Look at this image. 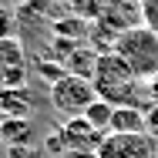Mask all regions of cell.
Listing matches in <instances>:
<instances>
[{
    "instance_id": "obj_1",
    "label": "cell",
    "mask_w": 158,
    "mask_h": 158,
    "mask_svg": "<svg viewBox=\"0 0 158 158\" xmlns=\"http://www.w3.org/2000/svg\"><path fill=\"white\" fill-rule=\"evenodd\" d=\"M91 81H94V91L101 101H108V104H114V108H125V104H138V91H141V84L145 81H138L135 74H131V67H128L114 51H108V54H98V64H94V74H91ZM141 108V104H138Z\"/></svg>"
},
{
    "instance_id": "obj_2",
    "label": "cell",
    "mask_w": 158,
    "mask_h": 158,
    "mask_svg": "<svg viewBox=\"0 0 158 158\" xmlns=\"http://www.w3.org/2000/svg\"><path fill=\"white\" fill-rule=\"evenodd\" d=\"M111 51L121 57V61L131 67V74L138 81H155L158 77V34L145 24H135V27H125L118 31Z\"/></svg>"
},
{
    "instance_id": "obj_3",
    "label": "cell",
    "mask_w": 158,
    "mask_h": 158,
    "mask_svg": "<svg viewBox=\"0 0 158 158\" xmlns=\"http://www.w3.org/2000/svg\"><path fill=\"white\" fill-rule=\"evenodd\" d=\"M47 101L51 108L61 114V118H84V111L98 101L94 81L91 77H81V74H64L61 81L47 84Z\"/></svg>"
},
{
    "instance_id": "obj_4",
    "label": "cell",
    "mask_w": 158,
    "mask_h": 158,
    "mask_svg": "<svg viewBox=\"0 0 158 158\" xmlns=\"http://www.w3.org/2000/svg\"><path fill=\"white\" fill-rule=\"evenodd\" d=\"M101 141H104V135L88 125V118H71L54 135H47L44 148L51 155H74V152H98Z\"/></svg>"
},
{
    "instance_id": "obj_5",
    "label": "cell",
    "mask_w": 158,
    "mask_h": 158,
    "mask_svg": "<svg viewBox=\"0 0 158 158\" xmlns=\"http://www.w3.org/2000/svg\"><path fill=\"white\" fill-rule=\"evenodd\" d=\"M155 145H158V138H152L148 131H141V135H114V131H108L101 148H98V158H152Z\"/></svg>"
},
{
    "instance_id": "obj_6",
    "label": "cell",
    "mask_w": 158,
    "mask_h": 158,
    "mask_svg": "<svg viewBox=\"0 0 158 158\" xmlns=\"http://www.w3.org/2000/svg\"><path fill=\"white\" fill-rule=\"evenodd\" d=\"M0 84H3V91L27 84V51L17 37L0 40Z\"/></svg>"
},
{
    "instance_id": "obj_7",
    "label": "cell",
    "mask_w": 158,
    "mask_h": 158,
    "mask_svg": "<svg viewBox=\"0 0 158 158\" xmlns=\"http://www.w3.org/2000/svg\"><path fill=\"white\" fill-rule=\"evenodd\" d=\"M111 131H114V135H141V131H148V125H145V108H138V104L114 108Z\"/></svg>"
},
{
    "instance_id": "obj_8",
    "label": "cell",
    "mask_w": 158,
    "mask_h": 158,
    "mask_svg": "<svg viewBox=\"0 0 158 158\" xmlns=\"http://www.w3.org/2000/svg\"><path fill=\"white\" fill-rule=\"evenodd\" d=\"M0 138L10 145V148H20L24 141H31L34 131L27 125V118H0Z\"/></svg>"
},
{
    "instance_id": "obj_9",
    "label": "cell",
    "mask_w": 158,
    "mask_h": 158,
    "mask_svg": "<svg viewBox=\"0 0 158 158\" xmlns=\"http://www.w3.org/2000/svg\"><path fill=\"white\" fill-rule=\"evenodd\" d=\"M84 118H88V125H91V128H98L101 135H108V131H111V118H114V104H108V101L98 98L94 104L84 111Z\"/></svg>"
},
{
    "instance_id": "obj_10",
    "label": "cell",
    "mask_w": 158,
    "mask_h": 158,
    "mask_svg": "<svg viewBox=\"0 0 158 158\" xmlns=\"http://www.w3.org/2000/svg\"><path fill=\"white\" fill-rule=\"evenodd\" d=\"M138 14H141V24H145V27H152V31L158 34V0H141Z\"/></svg>"
},
{
    "instance_id": "obj_11",
    "label": "cell",
    "mask_w": 158,
    "mask_h": 158,
    "mask_svg": "<svg viewBox=\"0 0 158 158\" xmlns=\"http://www.w3.org/2000/svg\"><path fill=\"white\" fill-rule=\"evenodd\" d=\"M14 27H17L14 10H10L7 3H0V40H3V37H14Z\"/></svg>"
},
{
    "instance_id": "obj_12",
    "label": "cell",
    "mask_w": 158,
    "mask_h": 158,
    "mask_svg": "<svg viewBox=\"0 0 158 158\" xmlns=\"http://www.w3.org/2000/svg\"><path fill=\"white\" fill-rule=\"evenodd\" d=\"M145 125H148V135H152V138H158V104L145 108Z\"/></svg>"
},
{
    "instance_id": "obj_13",
    "label": "cell",
    "mask_w": 158,
    "mask_h": 158,
    "mask_svg": "<svg viewBox=\"0 0 158 158\" xmlns=\"http://www.w3.org/2000/svg\"><path fill=\"white\" fill-rule=\"evenodd\" d=\"M145 88H148V94L155 98V104H158V77H155V81H148V84H145Z\"/></svg>"
},
{
    "instance_id": "obj_14",
    "label": "cell",
    "mask_w": 158,
    "mask_h": 158,
    "mask_svg": "<svg viewBox=\"0 0 158 158\" xmlns=\"http://www.w3.org/2000/svg\"><path fill=\"white\" fill-rule=\"evenodd\" d=\"M67 158H98V152H74V155H67Z\"/></svg>"
},
{
    "instance_id": "obj_15",
    "label": "cell",
    "mask_w": 158,
    "mask_h": 158,
    "mask_svg": "<svg viewBox=\"0 0 158 158\" xmlns=\"http://www.w3.org/2000/svg\"><path fill=\"white\" fill-rule=\"evenodd\" d=\"M152 158H158V145H155V155H152Z\"/></svg>"
},
{
    "instance_id": "obj_16",
    "label": "cell",
    "mask_w": 158,
    "mask_h": 158,
    "mask_svg": "<svg viewBox=\"0 0 158 158\" xmlns=\"http://www.w3.org/2000/svg\"><path fill=\"white\" fill-rule=\"evenodd\" d=\"M0 94H3V84H0Z\"/></svg>"
},
{
    "instance_id": "obj_17",
    "label": "cell",
    "mask_w": 158,
    "mask_h": 158,
    "mask_svg": "<svg viewBox=\"0 0 158 158\" xmlns=\"http://www.w3.org/2000/svg\"><path fill=\"white\" fill-rule=\"evenodd\" d=\"M31 158H40V155H31Z\"/></svg>"
}]
</instances>
